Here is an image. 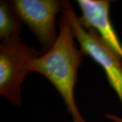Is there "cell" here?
Returning <instances> with one entry per match:
<instances>
[{
  "label": "cell",
  "mask_w": 122,
  "mask_h": 122,
  "mask_svg": "<svg viewBox=\"0 0 122 122\" xmlns=\"http://www.w3.org/2000/svg\"><path fill=\"white\" fill-rule=\"evenodd\" d=\"M69 22L61 12L56 41L48 52L30 63L31 72L44 75L58 92L71 115L73 122H87L81 115L75 98V86L83 53L75 43Z\"/></svg>",
  "instance_id": "1"
},
{
  "label": "cell",
  "mask_w": 122,
  "mask_h": 122,
  "mask_svg": "<svg viewBox=\"0 0 122 122\" xmlns=\"http://www.w3.org/2000/svg\"><path fill=\"white\" fill-rule=\"evenodd\" d=\"M62 14L69 22L73 33L84 56H88L102 67L111 87L122 103V61L105 43L94 29H86L69 1H62ZM106 117L115 122H122V117L107 114Z\"/></svg>",
  "instance_id": "2"
},
{
  "label": "cell",
  "mask_w": 122,
  "mask_h": 122,
  "mask_svg": "<svg viewBox=\"0 0 122 122\" xmlns=\"http://www.w3.org/2000/svg\"><path fill=\"white\" fill-rule=\"evenodd\" d=\"M20 35L1 41L0 45V94L16 107L22 105L21 86L31 72L30 63L42 55L25 44Z\"/></svg>",
  "instance_id": "3"
},
{
  "label": "cell",
  "mask_w": 122,
  "mask_h": 122,
  "mask_svg": "<svg viewBox=\"0 0 122 122\" xmlns=\"http://www.w3.org/2000/svg\"><path fill=\"white\" fill-rule=\"evenodd\" d=\"M14 10L29 27L41 46L42 54L49 52L56 41V16L62 10V1L13 0Z\"/></svg>",
  "instance_id": "4"
},
{
  "label": "cell",
  "mask_w": 122,
  "mask_h": 122,
  "mask_svg": "<svg viewBox=\"0 0 122 122\" xmlns=\"http://www.w3.org/2000/svg\"><path fill=\"white\" fill-rule=\"evenodd\" d=\"M81 15V24L86 29H94L109 47L122 61V44L110 19V1L77 0Z\"/></svg>",
  "instance_id": "5"
},
{
  "label": "cell",
  "mask_w": 122,
  "mask_h": 122,
  "mask_svg": "<svg viewBox=\"0 0 122 122\" xmlns=\"http://www.w3.org/2000/svg\"><path fill=\"white\" fill-rule=\"evenodd\" d=\"M22 22L14 10L11 1H0V39L1 41L20 34Z\"/></svg>",
  "instance_id": "6"
}]
</instances>
